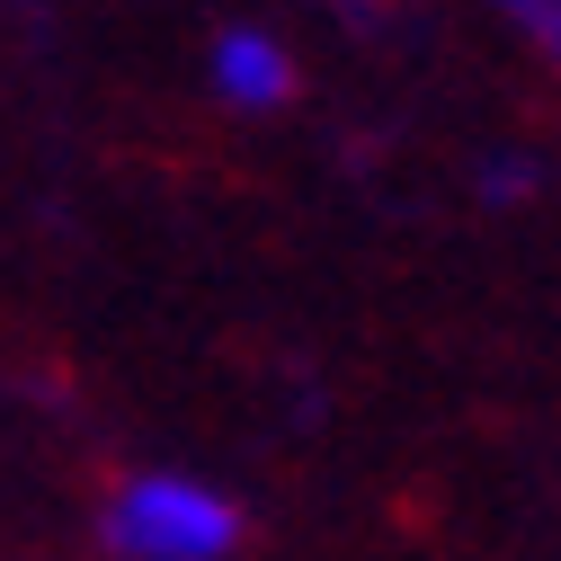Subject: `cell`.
<instances>
[{
  "mask_svg": "<svg viewBox=\"0 0 561 561\" xmlns=\"http://www.w3.org/2000/svg\"><path fill=\"white\" fill-rule=\"evenodd\" d=\"M107 543L134 561H215L241 543V508L187 472H134L107 500Z\"/></svg>",
  "mask_w": 561,
  "mask_h": 561,
  "instance_id": "6da1fadb",
  "label": "cell"
},
{
  "mask_svg": "<svg viewBox=\"0 0 561 561\" xmlns=\"http://www.w3.org/2000/svg\"><path fill=\"white\" fill-rule=\"evenodd\" d=\"M205 72H215V90H224L232 107H276V99L295 90L286 45L259 36V27H224V36H215V54H205Z\"/></svg>",
  "mask_w": 561,
  "mask_h": 561,
  "instance_id": "7a4b0ae2",
  "label": "cell"
},
{
  "mask_svg": "<svg viewBox=\"0 0 561 561\" xmlns=\"http://www.w3.org/2000/svg\"><path fill=\"white\" fill-rule=\"evenodd\" d=\"M500 10H508V19H517V27L561 62V0H500Z\"/></svg>",
  "mask_w": 561,
  "mask_h": 561,
  "instance_id": "3957f363",
  "label": "cell"
}]
</instances>
